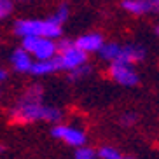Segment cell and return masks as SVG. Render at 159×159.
I'll use <instances>...</instances> for the list:
<instances>
[{
  "instance_id": "cell-1",
  "label": "cell",
  "mask_w": 159,
  "mask_h": 159,
  "mask_svg": "<svg viewBox=\"0 0 159 159\" xmlns=\"http://www.w3.org/2000/svg\"><path fill=\"white\" fill-rule=\"evenodd\" d=\"M44 88L40 84H33L25 89L23 94L16 100L14 107L11 108L9 119L12 124H32L37 121L58 122L63 117L60 108L47 107L42 103Z\"/></svg>"
},
{
  "instance_id": "cell-2",
  "label": "cell",
  "mask_w": 159,
  "mask_h": 159,
  "mask_svg": "<svg viewBox=\"0 0 159 159\" xmlns=\"http://www.w3.org/2000/svg\"><path fill=\"white\" fill-rule=\"evenodd\" d=\"M61 26L49 16L47 19H19L14 23V33L19 37L26 35H37V37L47 39H60L61 37Z\"/></svg>"
},
{
  "instance_id": "cell-3",
  "label": "cell",
  "mask_w": 159,
  "mask_h": 159,
  "mask_svg": "<svg viewBox=\"0 0 159 159\" xmlns=\"http://www.w3.org/2000/svg\"><path fill=\"white\" fill-rule=\"evenodd\" d=\"M56 46H58L56 60L60 63V70L70 72L77 66L84 65L86 60H88V52L79 49L72 40H60V42H56Z\"/></svg>"
},
{
  "instance_id": "cell-4",
  "label": "cell",
  "mask_w": 159,
  "mask_h": 159,
  "mask_svg": "<svg viewBox=\"0 0 159 159\" xmlns=\"http://www.w3.org/2000/svg\"><path fill=\"white\" fill-rule=\"evenodd\" d=\"M21 39H23L21 47L26 49L37 60H49V58L56 56L58 46L54 42V39L37 37V35H26V37H21Z\"/></svg>"
},
{
  "instance_id": "cell-5",
  "label": "cell",
  "mask_w": 159,
  "mask_h": 159,
  "mask_svg": "<svg viewBox=\"0 0 159 159\" xmlns=\"http://www.w3.org/2000/svg\"><path fill=\"white\" fill-rule=\"evenodd\" d=\"M108 74H110V77L116 80L117 84L126 86V88H133L140 80L133 65H128V63H122V61H112L110 68H108Z\"/></svg>"
},
{
  "instance_id": "cell-6",
  "label": "cell",
  "mask_w": 159,
  "mask_h": 159,
  "mask_svg": "<svg viewBox=\"0 0 159 159\" xmlns=\"http://www.w3.org/2000/svg\"><path fill=\"white\" fill-rule=\"evenodd\" d=\"M51 135L58 140H63L65 143L74 145V147H80L86 142V135L84 131H80L79 128H72L66 124H56L51 129Z\"/></svg>"
},
{
  "instance_id": "cell-7",
  "label": "cell",
  "mask_w": 159,
  "mask_h": 159,
  "mask_svg": "<svg viewBox=\"0 0 159 159\" xmlns=\"http://www.w3.org/2000/svg\"><path fill=\"white\" fill-rule=\"evenodd\" d=\"M122 9L129 14L142 16L147 12H159V0H122Z\"/></svg>"
},
{
  "instance_id": "cell-8",
  "label": "cell",
  "mask_w": 159,
  "mask_h": 159,
  "mask_svg": "<svg viewBox=\"0 0 159 159\" xmlns=\"http://www.w3.org/2000/svg\"><path fill=\"white\" fill-rule=\"evenodd\" d=\"M145 58V49L142 46H136V44H128V46H121V51H119V56L116 61H122V63H128V65H135V63H140Z\"/></svg>"
},
{
  "instance_id": "cell-9",
  "label": "cell",
  "mask_w": 159,
  "mask_h": 159,
  "mask_svg": "<svg viewBox=\"0 0 159 159\" xmlns=\"http://www.w3.org/2000/svg\"><path fill=\"white\" fill-rule=\"evenodd\" d=\"M11 63H12L16 72H30L32 63H33L32 54H30L26 49L19 47V49H16V51L11 54Z\"/></svg>"
},
{
  "instance_id": "cell-10",
  "label": "cell",
  "mask_w": 159,
  "mask_h": 159,
  "mask_svg": "<svg viewBox=\"0 0 159 159\" xmlns=\"http://www.w3.org/2000/svg\"><path fill=\"white\" fill-rule=\"evenodd\" d=\"M103 44V37L100 33H88V35H82L75 40V46L82 49L84 52H94L98 51Z\"/></svg>"
},
{
  "instance_id": "cell-11",
  "label": "cell",
  "mask_w": 159,
  "mask_h": 159,
  "mask_svg": "<svg viewBox=\"0 0 159 159\" xmlns=\"http://www.w3.org/2000/svg\"><path fill=\"white\" fill-rule=\"evenodd\" d=\"M60 70V63H58L56 56L49 58V60H37L35 63H32L30 74L33 75H49Z\"/></svg>"
},
{
  "instance_id": "cell-12",
  "label": "cell",
  "mask_w": 159,
  "mask_h": 159,
  "mask_svg": "<svg viewBox=\"0 0 159 159\" xmlns=\"http://www.w3.org/2000/svg\"><path fill=\"white\" fill-rule=\"evenodd\" d=\"M119 51H121V46L119 44H116V42H103L102 44V47L98 49V52H100V56L103 58V60H107V61H116L117 60V56H119Z\"/></svg>"
},
{
  "instance_id": "cell-13",
  "label": "cell",
  "mask_w": 159,
  "mask_h": 159,
  "mask_svg": "<svg viewBox=\"0 0 159 159\" xmlns=\"http://www.w3.org/2000/svg\"><path fill=\"white\" fill-rule=\"evenodd\" d=\"M96 156H98L100 159H122L121 152L117 149H114V147H102V149L96 152Z\"/></svg>"
},
{
  "instance_id": "cell-14",
  "label": "cell",
  "mask_w": 159,
  "mask_h": 159,
  "mask_svg": "<svg viewBox=\"0 0 159 159\" xmlns=\"http://www.w3.org/2000/svg\"><path fill=\"white\" fill-rule=\"evenodd\" d=\"M51 18L54 19L56 23L63 25V23L66 21V18H68V5H66V4H61L60 7L56 9V12H54V14H52Z\"/></svg>"
},
{
  "instance_id": "cell-15",
  "label": "cell",
  "mask_w": 159,
  "mask_h": 159,
  "mask_svg": "<svg viewBox=\"0 0 159 159\" xmlns=\"http://www.w3.org/2000/svg\"><path fill=\"white\" fill-rule=\"evenodd\" d=\"M89 72H91V66H88V65L84 63V65H80V66H77V68H74V70H70L68 79H70V80H79L80 77L88 75Z\"/></svg>"
},
{
  "instance_id": "cell-16",
  "label": "cell",
  "mask_w": 159,
  "mask_h": 159,
  "mask_svg": "<svg viewBox=\"0 0 159 159\" xmlns=\"http://www.w3.org/2000/svg\"><path fill=\"white\" fill-rule=\"evenodd\" d=\"M75 159H96V152L91 150L89 147H82L80 145L79 149L75 150Z\"/></svg>"
},
{
  "instance_id": "cell-17",
  "label": "cell",
  "mask_w": 159,
  "mask_h": 159,
  "mask_svg": "<svg viewBox=\"0 0 159 159\" xmlns=\"http://www.w3.org/2000/svg\"><path fill=\"white\" fill-rule=\"evenodd\" d=\"M12 9H14L12 0H0V19H4V18H7V16H11Z\"/></svg>"
},
{
  "instance_id": "cell-18",
  "label": "cell",
  "mask_w": 159,
  "mask_h": 159,
  "mask_svg": "<svg viewBox=\"0 0 159 159\" xmlns=\"http://www.w3.org/2000/svg\"><path fill=\"white\" fill-rule=\"evenodd\" d=\"M135 122H136V114H133V112H128L121 117L122 126H131V124H135Z\"/></svg>"
},
{
  "instance_id": "cell-19",
  "label": "cell",
  "mask_w": 159,
  "mask_h": 159,
  "mask_svg": "<svg viewBox=\"0 0 159 159\" xmlns=\"http://www.w3.org/2000/svg\"><path fill=\"white\" fill-rule=\"evenodd\" d=\"M5 77H7V72L0 68V82H2V80H5Z\"/></svg>"
},
{
  "instance_id": "cell-20",
  "label": "cell",
  "mask_w": 159,
  "mask_h": 159,
  "mask_svg": "<svg viewBox=\"0 0 159 159\" xmlns=\"http://www.w3.org/2000/svg\"><path fill=\"white\" fill-rule=\"evenodd\" d=\"M2 152H5V147H4V145H0V154H2Z\"/></svg>"
},
{
  "instance_id": "cell-21",
  "label": "cell",
  "mask_w": 159,
  "mask_h": 159,
  "mask_svg": "<svg viewBox=\"0 0 159 159\" xmlns=\"http://www.w3.org/2000/svg\"><path fill=\"white\" fill-rule=\"evenodd\" d=\"M18 2H28V0H18Z\"/></svg>"
},
{
  "instance_id": "cell-22",
  "label": "cell",
  "mask_w": 159,
  "mask_h": 159,
  "mask_svg": "<svg viewBox=\"0 0 159 159\" xmlns=\"http://www.w3.org/2000/svg\"><path fill=\"white\" fill-rule=\"evenodd\" d=\"M122 159H133V157H122Z\"/></svg>"
},
{
  "instance_id": "cell-23",
  "label": "cell",
  "mask_w": 159,
  "mask_h": 159,
  "mask_svg": "<svg viewBox=\"0 0 159 159\" xmlns=\"http://www.w3.org/2000/svg\"><path fill=\"white\" fill-rule=\"evenodd\" d=\"M156 32H157V33H159V26H157V30H156Z\"/></svg>"
}]
</instances>
